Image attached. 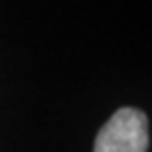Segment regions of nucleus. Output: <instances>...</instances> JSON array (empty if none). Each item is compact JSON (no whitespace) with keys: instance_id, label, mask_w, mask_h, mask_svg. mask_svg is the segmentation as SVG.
Segmentation results:
<instances>
[{"instance_id":"obj_1","label":"nucleus","mask_w":152,"mask_h":152,"mask_svg":"<svg viewBox=\"0 0 152 152\" xmlns=\"http://www.w3.org/2000/svg\"><path fill=\"white\" fill-rule=\"evenodd\" d=\"M93 152H148V118L137 108H121L95 137Z\"/></svg>"}]
</instances>
